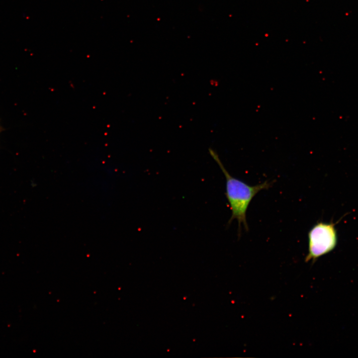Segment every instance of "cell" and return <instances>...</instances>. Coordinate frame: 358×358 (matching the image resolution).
<instances>
[{
	"mask_svg": "<svg viewBox=\"0 0 358 358\" xmlns=\"http://www.w3.org/2000/svg\"><path fill=\"white\" fill-rule=\"evenodd\" d=\"M209 152L219 165L226 178V195L231 210V216L228 223L234 220L238 222L239 232L242 225L248 230L246 213L248 206L254 197L260 191L269 188L272 183L265 181L254 186L249 185L243 181L233 177L225 168L217 153L211 148Z\"/></svg>",
	"mask_w": 358,
	"mask_h": 358,
	"instance_id": "6da1fadb",
	"label": "cell"
},
{
	"mask_svg": "<svg viewBox=\"0 0 358 358\" xmlns=\"http://www.w3.org/2000/svg\"><path fill=\"white\" fill-rule=\"evenodd\" d=\"M334 222H319L308 233V252L305 261L315 262L318 258L332 251L338 242L337 232Z\"/></svg>",
	"mask_w": 358,
	"mask_h": 358,
	"instance_id": "7a4b0ae2",
	"label": "cell"
},
{
	"mask_svg": "<svg viewBox=\"0 0 358 358\" xmlns=\"http://www.w3.org/2000/svg\"><path fill=\"white\" fill-rule=\"evenodd\" d=\"M3 130H4L3 128L2 127V126L1 125V124L0 123V134Z\"/></svg>",
	"mask_w": 358,
	"mask_h": 358,
	"instance_id": "3957f363",
	"label": "cell"
}]
</instances>
